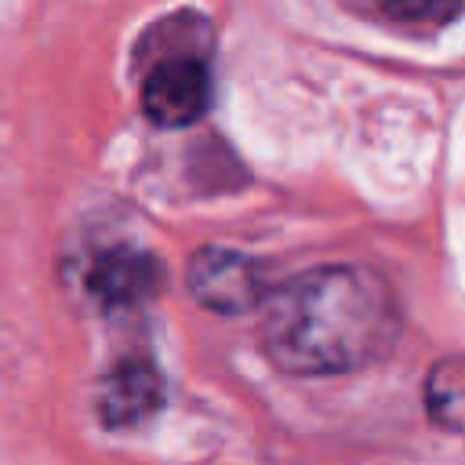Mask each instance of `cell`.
<instances>
[{"mask_svg": "<svg viewBox=\"0 0 465 465\" xmlns=\"http://www.w3.org/2000/svg\"><path fill=\"white\" fill-rule=\"evenodd\" d=\"M84 283L102 305H134V302H142L156 291L160 262L149 251L113 247V251H102L91 262Z\"/></svg>", "mask_w": 465, "mask_h": 465, "instance_id": "obj_5", "label": "cell"}, {"mask_svg": "<svg viewBox=\"0 0 465 465\" xmlns=\"http://www.w3.org/2000/svg\"><path fill=\"white\" fill-rule=\"evenodd\" d=\"M385 11H392L403 22H425V25H440L450 22L465 11V0H381Z\"/></svg>", "mask_w": 465, "mask_h": 465, "instance_id": "obj_6", "label": "cell"}, {"mask_svg": "<svg viewBox=\"0 0 465 465\" xmlns=\"http://www.w3.org/2000/svg\"><path fill=\"white\" fill-rule=\"evenodd\" d=\"M211 105V69L196 54H167L142 80V113L156 127H189Z\"/></svg>", "mask_w": 465, "mask_h": 465, "instance_id": "obj_3", "label": "cell"}, {"mask_svg": "<svg viewBox=\"0 0 465 465\" xmlns=\"http://www.w3.org/2000/svg\"><path fill=\"white\" fill-rule=\"evenodd\" d=\"M185 287L196 305L222 316L262 309L269 294L262 265L229 247H200L185 265Z\"/></svg>", "mask_w": 465, "mask_h": 465, "instance_id": "obj_2", "label": "cell"}, {"mask_svg": "<svg viewBox=\"0 0 465 465\" xmlns=\"http://www.w3.org/2000/svg\"><path fill=\"white\" fill-rule=\"evenodd\" d=\"M396 338V294L367 265L298 272L262 302V349L287 374H349L378 363Z\"/></svg>", "mask_w": 465, "mask_h": 465, "instance_id": "obj_1", "label": "cell"}, {"mask_svg": "<svg viewBox=\"0 0 465 465\" xmlns=\"http://www.w3.org/2000/svg\"><path fill=\"white\" fill-rule=\"evenodd\" d=\"M163 403V374L149 356H124L116 360L105 378L98 381L94 411L105 425H138L153 418Z\"/></svg>", "mask_w": 465, "mask_h": 465, "instance_id": "obj_4", "label": "cell"}]
</instances>
